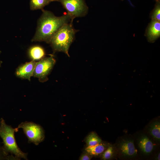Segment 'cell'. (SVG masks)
Wrapping results in <instances>:
<instances>
[{
    "label": "cell",
    "instance_id": "6da1fadb",
    "mask_svg": "<svg viewBox=\"0 0 160 160\" xmlns=\"http://www.w3.org/2000/svg\"><path fill=\"white\" fill-rule=\"evenodd\" d=\"M37 21L35 33L31 39L33 41H44L49 43L54 35L64 24L73 22L67 13L57 17L51 12L44 9Z\"/></svg>",
    "mask_w": 160,
    "mask_h": 160
},
{
    "label": "cell",
    "instance_id": "7a4b0ae2",
    "mask_svg": "<svg viewBox=\"0 0 160 160\" xmlns=\"http://www.w3.org/2000/svg\"><path fill=\"white\" fill-rule=\"evenodd\" d=\"M17 128H13L7 124L3 118L0 119V137L3 141L2 146L5 152L7 154L14 155L16 160L21 159L28 160V153L23 152L19 147L15 138V133L18 131Z\"/></svg>",
    "mask_w": 160,
    "mask_h": 160
},
{
    "label": "cell",
    "instance_id": "3957f363",
    "mask_svg": "<svg viewBox=\"0 0 160 160\" xmlns=\"http://www.w3.org/2000/svg\"><path fill=\"white\" fill-rule=\"evenodd\" d=\"M72 22L64 24L52 38L49 44L54 53L63 52L69 57V47L74 39L76 33L79 31L74 28Z\"/></svg>",
    "mask_w": 160,
    "mask_h": 160
},
{
    "label": "cell",
    "instance_id": "277c9868",
    "mask_svg": "<svg viewBox=\"0 0 160 160\" xmlns=\"http://www.w3.org/2000/svg\"><path fill=\"white\" fill-rule=\"evenodd\" d=\"M17 128L18 130L19 128L22 129L29 143H33L38 145L44 140V131L39 124L32 121H25L20 123Z\"/></svg>",
    "mask_w": 160,
    "mask_h": 160
},
{
    "label": "cell",
    "instance_id": "5b68a950",
    "mask_svg": "<svg viewBox=\"0 0 160 160\" xmlns=\"http://www.w3.org/2000/svg\"><path fill=\"white\" fill-rule=\"evenodd\" d=\"M60 2L73 20L77 17L86 15L88 7L84 0H56Z\"/></svg>",
    "mask_w": 160,
    "mask_h": 160
},
{
    "label": "cell",
    "instance_id": "8992f818",
    "mask_svg": "<svg viewBox=\"0 0 160 160\" xmlns=\"http://www.w3.org/2000/svg\"><path fill=\"white\" fill-rule=\"evenodd\" d=\"M56 62L53 55L44 57L36 62L33 76L38 78L41 82H44L48 80V76L52 71Z\"/></svg>",
    "mask_w": 160,
    "mask_h": 160
},
{
    "label": "cell",
    "instance_id": "52a82bcc",
    "mask_svg": "<svg viewBox=\"0 0 160 160\" xmlns=\"http://www.w3.org/2000/svg\"><path fill=\"white\" fill-rule=\"evenodd\" d=\"M36 63L35 61L32 60L30 62H26L19 66L15 71L16 76L20 79H27L30 81Z\"/></svg>",
    "mask_w": 160,
    "mask_h": 160
},
{
    "label": "cell",
    "instance_id": "ba28073f",
    "mask_svg": "<svg viewBox=\"0 0 160 160\" xmlns=\"http://www.w3.org/2000/svg\"><path fill=\"white\" fill-rule=\"evenodd\" d=\"M118 149L123 156L132 157L136 156L137 150L135 148L133 141L131 140L123 139L118 145Z\"/></svg>",
    "mask_w": 160,
    "mask_h": 160
},
{
    "label": "cell",
    "instance_id": "9c48e42d",
    "mask_svg": "<svg viewBox=\"0 0 160 160\" xmlns=\"http://www.w3.org/2000/svg\"><path fill=\"white\" fill-rule=\"evenodd\" d=\"M146 35L149 42H154L160 36V21L152 20L146 32Z\"/></svg>",
    "mask_w": 160,
    "mask_h": 160
},
{
    "label": "cell",
    "instance_id": "30bf717a",
    "mask_svg": "<svg viewBox=\"0 0 160 160\" xmlns=\"http://www.w3.org/2000/svg\"><path fill=\"white\" fill-rule=\"evenodd\" d=\"M109 143L102 141L98 144L92 146H86L84 151L88 152L92 157H100L107 148Z\"/></svg>",
    "mask_w": 160,
    "mask_h": 160
},
{
    "label": "cell",
    "instance_id": "8fae6325",
    "mask_svg": "<svg viewBox=\"0 0 160 160\" xmlns=\"http://www.w3.org/2000/svg\"><path fill=\"white\" fill-rule=\"evenodd\" d=\"M138 144L140 150L145 154L150 153L153 150L154 144L146 136H142L138 140Z\"/></svg>",
    "mask_w": 160,
    "mask_h": 160
},
{
    "label": "cell",
    "instance_id": "7c38bea8",
    "mask_svg": "<svg viewBox=\"0 0 160 160\" xmlns=\"http://www.w3.org/2000/svg\"><path fill=\"white\" fill-rule=\"evenodd\" d=\"M28 54L32 60H40L44 57L45 53L44 49L41 46L35 45L28 49Z\"/></svg>",
    "mask_w": 160,
    "mask_h": 160
},
{
    "label": "cell",
    "instance_id": "4fadbf2b",
    "mask_svg": "<svg viewBox=\"0 0 160 160\" xmlns=\"http://www.w3.org/2000/svg\"><path fill=\"white\" fill-rule=\"evenodd\" d=\"M56 0H30V7L31 10L37 9L42 10L46 6Z\"/></svg>",
    "mask_w": 160,
    "mask_h": 160
},
{
    "label": "cell",
    "instance_id": "5bb4252c",
    "mask_svg": "<svg viewBox=\"0 0 160 160\" xmlns=\"http://www.w3.org/2000/svg\"><path fill=\"white\" fill-rule=\"evenodd\" d=\"M102 141L101 139L95 132L92 131L89 133L86 137L84 141L86 146H92L95 145Z\"/></svg>",
    "mask_w": 160,
    "mask_h": 160
},
{
    "label": "cell",
    "instance_id": "9a60e30c",
    "mask_svg": "<svg viewBox=\"0 0 160 160\" xmlns=\"http://www.w3.org/2000/svg\"><path fill=\"white\" fill-rule=\"evenodd\" d=\"M149 131L151 135L156 140H160V123L159 121L153 122L150 125Z\"/></svg>",
    "mask_w": 160,
    "mask_h": 160
},
{
    "label": "cell",
    "instance_id": "2e32d148",
    "mask_svg": "<svg viewBox=\"0 0 160 160\" xmlns=\"http://www.w3.org/2000/svg\"><path fill=\"white\" fill-rule=\"evenodd\" d=\"M116 153V148L114 145L109 144L107 148L100 156V159L103 160H110L115 156Z\"/></svg>",
    "mask_w": 160,
    "mask_h": 160
},
{
    "label": "cell",
    "instance_id": "e0dca14e",
    "mask_svg": "<svg viewBox=\"0 0 160 160\" xmlns=\"http://www.w3.org/2000/svg\"><path fill=\"white\" fill-rule=\"evenodd\" d=\"M152 20L160 21V5L159 0H157V3L151 15Z\"/></svg>",
    "mask_w": 160,
    "mask_h": 160
},
{
    "label": "cell",
    "instance_id": "ac0fdd59",
    "mask_svg": "<svg viewBox=\"0 0 160 160\" xmlns=\"http://www.w3.org/2000/svg\"><path fill=\"white\" fill-rule=\"evenodd\" d=\"M92 157L88 152L84 151L81 155L79 159L80 160H90Z\"/></svg>",
    "mask_w": 160,
    "mask_h": 160
},
{
    "label": "cell",
    "instance_id": "d6986e66",
    "mask_svg": "<svg viewBox=\"0 0 160 160\" xmlns=\"http://www.w3.org/2000/svg\"><path fill=\"white\" fill-rule=\"evenodd\" d=\"M160 153H159L158 155H157V156H156V159L157 160H160Z\"/></svg>",
    "mask_w": 160,
    "mask_h": 160
},
{
    "label": "cell",
    "instance_id": "ffe728a7",
    "mask_svg": "<svg viewBox=\"0 0 160 160\" xmlns=\"http://www.w3.org/2000/svg\"><path fill=\"white\" fill-rule=\"evenodd\" d=\"M1 51H0V55L1 53ZM2 63V61L1 60H0V67H1V64Z\"/></svg>",
    "mask_w": 160,
    "mask_h": 160
},
{
    "label": "cell",
    "instance_id": "44dd1931",
    "mask_svg": "<svg viewBox=\"0 0 160 160\" xmlns=\"http://www.w3.org/2000/svg\"></svg>",
    "mask_w": 160,
    "mask_h": 160
},
{
    "label": "cell",
    "instance_id": "7402d4cb",
    "mask_svg": "<svg viewBox=\"0 0 160 160\" xmlns=\"http://www.w3.org/2000/svg\"></svg>",
    "mask_w": 160,
    "mask_h": 160
}]
</instances>
